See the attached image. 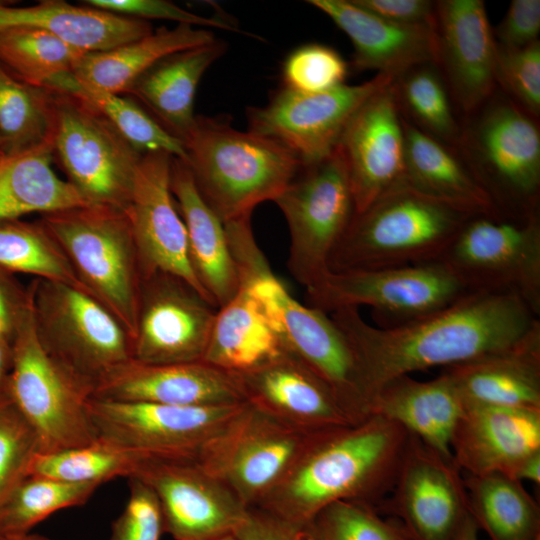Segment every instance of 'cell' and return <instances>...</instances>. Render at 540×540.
Returning a JSON list of instances; mask_svg holds the SVG:
<instances>
[{"instance_id":"1","label":"cell","mask_w":540,"mask_h":540,"mask_svg":"<svg viewBox=\"0 0 540 540\" xmlns=\"http://www.w3.org/2000/svg\"><path fill=\"white\" fill-rule=\"evenodd\" d=\"M328 314L356 356L370 406L388 381L503 350L540 320L520 298L488 292H469L437 312L393 327L368 324L356 307Z\"/></svg>"},{"instance_id":"2","label":"cell","mask_w":540,"mask_h":540,"mask_svg":"<svg viewBox=\"0 0 540 540\" xmlns=\"http://www.w3.org/2000/svg\"><path fill=\"white\" fill-rule=\"evenodd\" d=\"M409 433L378 414L315 432L284 479L256 506L301 529L337 501L380 504L390 493Z\"/></svg>"},{"instance_id":"3","label":"cell","mask_w":540,"mask_h":540,"mask_svg":"<svg viewBox=\"0 0 540 540\" xmlns=\"http://www.w3.org/2000/svg\"><path fill=\"white\" fill-rule=\"evenodd\" d=\"M184 146L199 193L223 223L274 201L302 167L280 143L204 116L196 117Z\"/></svg>"},{"instance_id":"4","label":"cell","mask_w":540,"mask_h":540,"mask_svg":"<svg viewBox=\"0 0 540 540\" xmlns=\"http://www.w3.org/2000/svg\"><path fill=\"white\" fill-rule=\"evenodd\" d=\"M473 216L401 182L354 214L331 254L329 269L342 272L440 260Z\"/></svg>"},{"instance_id":"5","label":"cell","mask_w":540,"mask_h":540,"mask_svg":"<svg viewBox=\"0 0 540 540\" xmlns=\"http://www.w3.org/2000/svg\"><path fill=\"white\" fill-rule=\"evenodd\" d=\"M237 268L240 286L260 304L285 350L318 375L356 421L368 417L370 402L358 361L330 315L293 298L260 248L241 253Z\"/></svg>"},{"instance_id":"6","label":"cell","mask_w":540,"mask_h":540,"mask_svg":"<svg viewBox=\"0 0 540 540\" xmlns=\"http://www.w3.org/2000/svg\"><path fill=\"white\" fill-rule=\"evenodd\" d=\"M84 290L133 337L142 270L125 209L86 204L41 215Z\"/></svg>"},{"instance_id":"7","label":"cell","mask_w":540,"mask_h":540,"mask_svg":"<svg viewBox=\"0 0 540 540\" xmlns=\"http://www.w3.org/2000/svg\"><path fill=\"white\" fill-rule=\"evenodd\" d=\"M467 117L456 148L497 212L521 216L539 211L536 119L496 91Z\"/></svg>"},{"instance_id":"8","label":"cell","mask_w":540,"mask_h":540,"mask_svg":"<svg viewBox=\"0 0 540 540\" xmlns=\"http://www.w3.org/2000/svg\"><path fill=\"white\" fill-rule=\"evenodd\" d=\"M32 317L44 350L76 379L96 385L132 358V337L92 295L66 283L34 278Z\"/></svg>"},{"instance_id":"9","label":"cell","mask_w":540,"mask_h":540,"mask_svg":"<svg viewBox=\"0 0 540 540\" xmlns=\"http://www.w3.org/2000/svg\"><path fill=\"white\" fill-rule=\"evenodd\" d=\"M469 292L523 300L540 317V213L475 215L440 258Z\"/></svg>"},{"instance_id":"10","label":"cell","mask_w":540,"mask_h":540,"mask_svg":"<svg viewBox=\"0 0 540 540\" xmlns=\"http://www.w3.org/2000/svg\"><path fill=\"white\" fill-rule=\"evenodd\" d=\"M53 91L54 162L88 203L124 209L143 154L86 102Z\"/></svg>"},{"instance_id":"11","label":"cell","mask_w":540,"mask_h":540,"mask_svg":"<svg viewBox=\"0 0 540 540\" xmlns=\"http://www.w3.org/2000/svg\"><path fill=\"white\" fill-rule=\"evenodd\" d=\"M290 234L287 266L307 294L330 272L331 254L354 214V201L344 160L336 150L302 166L273 201Z\"/></svg>"},{"instance_id":"12","label":"cell","mask_w":540,"mask_h":540,"mask_svg":"<svg viewBox=\"0 0 540 540\" xmlns=\"http://www.w3.org/2000/svg\"><path fill=\"white\" fill-rule=\"evenodd\" d=\"M12 400L36 430L41 454L87 445L98 438L88 405L93 390L60 366L37 337L32 307L12 341Z\"/></svg>"},{"instance_id":"13","label":"cell","mask_w":540,"mask_h":540,"mask_svg":"<svg viewBox=\"0 0 540 540\" xmlns=\"http://www.w3.org/2000/svg\"><path fill=\"white\" fill-rule=\"evenodd\" d=\"M469 293L441 260L377 269L330 271L308 297L330 313L341 307L369 306L393 327L437 312Z\"/></svg>"},{"instance_id":"14","label":"cell","mask_w":540,"mask_h":540,"mask_svg":"<svg viewBox=\"0 0 540 540\" xmlns=\"http://www.w3.org/2000/svg\"><path fill=\"white\" fill-rule=\"evenodd\" d=\"M313 433L246 403L194 459L250 508L284 479Z\"/></svg>"},{"instance_id":"15","label":"cell","mask_w":540,"mask_h":540,"mask_svg":"<svg viewBox=\"0 0 540 540\" xmlns=\"http://www.w3.org/2000/svg\"><path fill=\"white\" fill-rule=\"evenodd\" d=\"M396 77L377 74L357 85L318 93L283 88L262 107L247 109L249 131L270 138L296 155L302 166L330 156L355 112Z\"/></svg>"},{"instance_id":"16","label":"cell","mask_w":540,"mask_h":540,"mask_svg":"<svg viewBox=\"0 0 540 540\" xmlns=\"http://www.w3.org/2000/svg\"><path fill=\"white\" fill-rule=\"evenodd\" d=\"M246 403L182 407L92 397L88 410L98 436L144 456L195 459Z\"/></svg>"},{"instance_id":"17","label":"cell","mask_w":540,"mask_h":540,"mask_svg":"<svg viewBox=\"0 0 540 540\" xmlns=\"http://www.w3.org/2000/svg\"><path fill=\"white\" fill-rule=\"evenodd\" d=\"M131 477L153 491L164 532L175 540H218L234 535L248 510L229 487L194 459L146 456Z\"/></svg>"},{"instance_id":"18","label":"cell","mask_w":540,"mask_h":540,"mask_svg":"<svg viewBox=\"0 0 540 540\" xmlns=\"http://www.w3.org/2000/svg\"><path fill=\"white\" fill-rule=\"evenodd\" d=\"M462 471L416 436L409 440L388 496L376 506L410 540H452L469 514Z\"/></svg>"},{"instance_id":"19","label":"cell","mask_w":540,"mask_h":540,"mask_svg":"<svg viewBox=\"0 0 540 540\" xmlns=\"http://www.w3.org/2000/svg\"><path fill=\"white\" fill-rule=\"evenodd\" d=\"M216 310L177 276L156 272L143 278L132 359L146 364L202 361Z\"/></svg>"},{"instance_id":"20","label":"cell","mask_w":540,"mask_h":540,"mask_svg":"<svg viewBox=\"0 0 540 540\" xmlns=\"http://www.w3.org/2000/svg\"><path fill=\"white\" fill-rule=\"evenodd\" d=\"M172 158L164 152L142 155L124 208L137 246L142 277L156 272L177 276L212 303L190 262L186 228L170 187Z\"/></svg>"},{"instance_id":"21","label":"cell","mask_w":540,"mask_h":540,"mask_svg":"<svg viewBox=\"0 0 540 540\" xmlns=\"http://www.w3.org/2000/svg\"><path fill=\"white\" fill-rule=\"evenodd\" d=\"M393 81L361 105L337 146L347 169L355 214L403 181L404 132Z\"/></svg>"},{"instance_id":"22","label":"cell","mask_w":540,"mask_h":540,"mask_svg":"<svg viewBox=\"0 0 540 540\" xmlns=\"http://www.w3.org/2000/svg\"><path fill=\"white\" fill-rule=\"evenodd\" d=\"M436 65L450 97L470 115L496 90V43L482 0L436 1Z\"/></svg>"},{"instance_id":"23","label":"cell","mask_w":540,"mask_h":540,"mask_svg":"<svg viewBox=\"0 0 540 540\" xmlns=\"http://www.w3.org/2000/svg\"><path fill=\"white\" fill-rule=\"evenodd\" d=\"M93 397L182 407L246 403L237 376L204 361L146 364L132 358L108 373Z\"/></svg>"},{"instance_id":"24","label":"cell","mask_w":540,"mask_h":540,"mask_svg":"<svg viewBox=\"0 0 540 540\" xmlns=\"http://www.w3.org/2000/svg\"><path fill=\"white\" fill-rule=\"evenodd\" d=\"M235 375L248 404L300 431L315 433L359 422L318 375L287 351Z\"/></svg>"},{"instance_id":"25","label":"cell","mask_w":540,"mask_h":540,"mask_svg":"<svg viewBox=\"0 0 540 540\" xmlns=\"http://www.w3.org/2000/svg\"><path fill=\"white\" fill-rule=\"evenodd\" d=\"M540 451V410L464 404L451 439L455 464L469 475L512 478L520 463Z\"/></svg>"},{"instance_id":"26","label":"cell","mask_w":540,"mask_h":540,"mask_svg":"<svg viewBox=\"0 0 540 540\" xmlns=\"http://www.w3.org/2000/svg\"><path fill=\"white\" fill-rule=\"evenodd\" d=\"M350 39L357 70L397 77L409 68L437 62L436 25H401L382 19L354 0H310Z\"/></svg>"},{"instance_id":"27","label":"cell","mask_w":540,"mask_h":540,"mask_svg":"<svg viewBox=\"0 0 540 540\" xmlns=\"http://www.w3.org/2000/svg\"><path fill=\"white\" fill-rule=\"evenodd\" d=\"M443 372L464 404L540 410V320L513 345Z\"/></svg>"},{"instance_id":"28","label":"cell","mask_w":540,"mask_h":540,"mask_svg":"<svg viewBox=\"0 0 540 540\" xmlns=\"http://www.w3.org/2000/svg\"><path fill=\"white\" fill-rule=\"evenodd\" d=\"M170 187L186 228L193 271L210 301L219 308L240 285L224 223L202 198L188 165L176 157L171 161Z\"/></svg>"},{"instance_id":"29","label":"cell","mask_w":540,"mask_h":540,"mask_svg":"<svg viewBox=\"0 0 540 540\" xmlns=\"http://www.w3.org/2000/svg\"><path fill=\"white\" fill-rule=\"evenodd\" d=\"M463 410L464 402L445 372L428 381L396 377L377 390L370 406V414L397 423L447 458H452L451 439Z\"/></svg>"},{"instance_id":"30","label":"cell","mask_w":540,"mask_h":540,"mask_svg":"<svg viewBox=\"0 0 540 540\" xmlns=\"http://www.w3.org/2000/svg\"><path fill=\"white\" fill-rule=\"evenodd\" d=\"M13 27L43 30L87 53L109 50L153 32L149 22L62 0H43L27 7L0 3V30Z\"/></svg>"},{"instance_id":"31","label":"cell","mask_w":540,"mask_h":540,"mask_svg":"<svg viewBox=\"0 0 540 540\" xmlns=\"http://www.w3.org/2000/svg\"><path fill=\"white\" fill-rule=\"evenodd\" d=\"M225 50L224 43L214 40L171 54L144 73L127 94L184 143L196 122L194 99L199 82Z\"/></svg>"},{"instance_id":"32","label":"cell","mask_w":540,"mask_h":540,"mask_svg":"<svg viewBox=\"0 0 540 540\" xmlns=\"http://www.w3.org/2000/svg\"><path fill=\"white\" fill-rule=\"evenodd\" d=\"M286 352L257 300L242 286L217 308L204 362L231 374L254 370Z\"/></svg>"},{"instance_id":"33","label":"cell","mask_w":540,"mask_h":540,"mask_svg":"<svg viewBox=\"0 0 540 540\" xmlns=\"http://www.w3.org/2000/svg\"><path fill=\"white\" fill-rule=\"evenodd\" d=\"M401 119L405 143L403 183L473 215L499 213L452 147Z\"/></svg>"},{"instance_id":"34","label":"cell","mask_w":540,"mask_h":540,"mask_svg":"<svg viewBox=\"0 0 540 540\" xmlns=\"http://www.w3.org/2000/svg\"><path fill=\"white\" fill-rule=\"evenodd\" d=\"M214 40L213 33L204 28L187 24L171 29L162 27L115 48L86 53L72 75L87 85L123 95L163 58Z\"/></svg>"},{"instance_id":"35","label":"cell","mask_w":540,"mask_h":540,"mask_svg":"<svg viewBox=\"0 0 540 540\" xmlns=\"http://www.w3.org/2000/svg\"><path fill=\"white\" fill-rule=\"evenodd\" d=\"M52 162L50 140L27 150L0 155V220L90 204L54 172Z\"/></svg>"},{"instance_id":"36","label":"cell","mask_w":540,"mask_h":540,"mask_svg":"<svg viewBox=\"0 0 540 540\" xmlns=\"http://www.w3.org/2000/svg\"><path fill=\"white\" fill-rule=\"evenodd\" d=\"M468 511L490 540H536L540 509L521 481L502 473L463 475Z\"/></svg>"},{"instance_id":"37","label":"cell","mask_w":540,"mask_h":540,"mask_svg":"<svg viewBox=\"0 0 540 540\" xmlns=\"http://www.w3.org/2000/svg\"><path fill=\"white\" fill-rule=\"evenodd\" d=\"M45 87L86 102L103 115L141 154L164 152L186 160L184 143L166 131L136 101L87 85L72 74L59 76Z\"/></svg>"},{"instance_id":"38","label":"cell","mask_w":540,"mask_h":540,"mask_svg":"<svg viewBox=\"0 0 540 540\" xmlns=\"http://www.w3.org/2000/svg\"><path fill=\"white\" fill-rule=\"evenodd\" d=\"M393 87L400 114L407 122L441 143L457 147L461 125L436 64L409 68L394 79Z\"/></svg>"},{"instance_id":"39","label":"cell","mask_w":540,"mask_h":540,"mask_svg":"<svg viewBox=\"0 0 540 540\" xmlns=\"http://www.w3.org/2000/svg\"><path fill=\"white\" fill-rule=\"evenodd\" d=\"M86 53L43 30H0V64L33 86L45 87L59 76L72 74Z\"/></svg>"},{"instance_id":"40","label":"cell","mask_w":540,"mask_h":540,"mask_svg":"<svg viewBox=\"0 0 540 540\" xmlns=\"http://www.w3.org/2000/svg\"><path fill=\"white\" fill-rule=\"evenodd\" d=\"M53 109L52 89L27 84L0 64V140L4 154L48 141Z\"/></svg>"},{"instance_id":"41","label":"cell","mask_w":540,"mask_h":540,"mask_svg":"<svg viewBox=\"0 0 540 540\" xmlns=\"http://www.w3.org/2000/svg\"><path fill=\"white\" fill-rule=\"evenodd\" d=\"M0 270L84 290L62 248L39 220H0Z\"/></svg>"},{"instance_id":"42","label":"cell","mask_w":540,"mask_h":540,"mask_svg":"<svg viewBox=\"0 0 540 540\" xmlns=\"http://www.w3.org/2000/svg\"><path fill=\"white\" fill-rule=\"evenodd\" d=\"M143 457L146 456L98 436L84 446L37 455L28 476L102 485L117 477L130 478Z\"/></svg>"},{"instance_id":"43","label":"cell","mask_w":540,"mask_h":540,"mask_svg":"<svg viewBox=\"0 0 540 540\" xmlns=\"http://www.w3.org/2000/svg\"><path fill=\"white\" fill-rule=\"evenodd\" d=\"M99 486L27 476L0 501V540L31 532L50 515L85 504Z\"/></svg>"},{"instance_id":"44","label":"cell","mask_w":540,"mask_h":540,"mask_svg":"<svg viewBox=\"0 0 540 540\" xmlns=\"http://www.w3.org/2000/svg\"><path fill=\"white\" fill-rule=\"evenodd\" d=\"M301 540H410L401 523L361 501H337L301 529Z\"/></svg>"},{"instance_id":"45","label":"cell","mask_w":540,"mask_h":540,"mask_svg":"<svg viewBox=\"0 0 540 540\" xmlns=\"http://www.w3.org/2000/svg\"><path fill=\"white\" fill-rule=\"evenodd\" d=\"M39 436L11 397L0 399V501L28 476Z\"/></svg>"},{"instance_id":"46","label":"cell","mask_w":540,"mask_h":540,"mask_svg":"<svg viewBox=\"0 0 540 540\" xmlns=\"http://www.w3.org/2000/svg\"><path fill=\"white\" fill-rule=\"evenodd\" d=\"M348 65L333 48L311 43L291 52L283 65L284 87L303 93H318L342 84Z\"/></svg>"},{"instance_id":"47","label":"cell","mask_w":540,"mask_h":540,"mask_svg":"<svg viewBox=\"0 0 540 540\" xmlns=\"http://www.w3.org/2000/svg\"><path fill=\"white\" fill-rule=\"evenodd\" d=\"M495 79L505 94L533 118L540 114V41L519 49L496 45Z\"/></svg>"},{"instance_id":"48","label":"cell","mask_w":540,"mask_h":540,"mask_svg":"<svg viewBox=\"0 0 540 540\" xmlns=\"http://www.w3.org/2000/svg\"><path fill=\"white\" fill-rule=\"evenodd\" d=\"M129 479V497L111 526L109 540H160L164 524L153 491L135 477Z\"/></svg>"},{"instance_id":"49","label":"cell","mask_w":540,"mask_h":540,"mask_svg":"<svg viewBox=\"0 0 540 540\" xmlns=\"http://www.w3.org/2000/svg\"><path fill=\"white\" fill-rule=\"evenodd\" d=\"M83 4L146 22L151 19H161L174 21L177 24L239 31V28L228 18L197 15L165 0H85Z\"/></svg>"},{"instance_id":"50","label":"cell","mask_w":540,"mask_h":540,"mask_svg":"<svg viewBox=\"0 0 540 540\" xmlns=\"http://www.w3.org/2000/svg\"><path fill=\"white\" fill-rule=\"evenodd\" d=\"M539 32L540 1L513 0L493 36L498 47L519 49L538 41Z\"/></svg>"},{"instance_id":"51","label":"cell","mask_w":540,"mask_h":540,"mask_svg":"<svg viewBox=\"0 0 540 540\" xmlns=\"http://www.w3.org/2000/svg\"><path fill=\"white\" fill-rule=\"evenodd\" d=\"M372 14L401 25H436V2L429 0H354Z\"/></svg>"},{"instance_id":"52","label":"cell","mask_w":540,"mask_h":540,"mask_svg":"<svg viewBox=\"0 0 540 540\" xmlns=\"http://www.w3.org/2000/svg\"><path fill=\"white\" fill-rule=\"evenodd\" d=\"M31 307V283L23 287L13 275L0 270V336L13 341Z\"/></svg>"},{"instance_id":"53","label":"cell","mask_w":540,"mask_h":540,"mask_svg":"<svg viewBox=\"0 0 540 540\" xmlns=\"http://www.w3.org/2000/svg\"><path fill=\"white\" fill-rule=\"evenodd\" d=\"M237 540H301V528L260 507H250L234 531Z\"/></svg>"},{"instance_id":"54","label":"cell","mask_w":540,"mask_h":540,"mask_svg":"<svg viewBox=\"0 0 540 540\" xmlns=\"http://www.w3.org/2000/svg\"><path fill=\"white\" fill-rule=\"evenodd\" d=\"M12 341L0 336V399L11 397L9 380L12 369Z\"/></svg>"},{"instance_id":"55","label":"cell","mask_w":540,"mask_h":540,"mask_svg":"<svg viewBox=\"0 0 540 540\" xmlns=\"http://www.w3.org/2000/svg\"><path fill=\"white\" fill-rule=\"evenodd\" d=\"M513 479L518 481L528 480L534 484H540V451L535 452L523 460L515 470Z\"/></svg>"},{"instance_id":"56","label":"cell","mask_w":540,"mask_h":540,"mask_svg":"<svg viewBox=\"0 0 540 540\" xmlns=\"http://www.w3.org/2000/svg\"><path fill=\"white\" fill-rule=\"evenodd\" d=\"M478 531L476 523L468 514L452 540H478Z\"/></svg>"},{"instance_id":"57","label":"cell","mask_w":540,"mask_h":540,"mask_svg":"<svg viewBox=\"0 0 540 540\" xmlns=\"http://www.w3.org/2000/svg\"><path fill=\"white\" fill-rule=\"evenodd\" d=\"M2 540H54L47 536L37 534V533H23L18 535H12L6 538H3Z\"/></svg>"},{"instance_id":"58","label":"cell","mask_w":540,"mask_h":540,"mask_svg":"<svg viewBox=\"0 0 540 540\" xmlns=\"http://www.w3.org/2000/svg\"><path fill=\"white\" fill-rule=\"evenodd\" d=\"M218 540H237L234 535H229Z\"/></svg>"},{"instance_id":"59","label":"cell","mask_w":540,"mask_h":540,"mask_svg":"<svg viewBox=\"0 0 540 540\" xmlns=\"http://www.w3.org/2000/svg\"><path fill=\"white\" fill-rule=\"evenodd\" d=\"M2 145H1V140H0V155L2 154Z\"/></svg>"},{"instance_id":"60","label":"cell","mask_w":540,"mask_h":540,"mask_svg":"<svg viewBox=\"0 0 540 540\" xmlns=\"http://www.w3.org/2000/svg\"><path fill=\"white\" fill-rule=\"evenodd\" d=\"M536 540H540V537H538Z\"/></svg>"}]
</instances>
